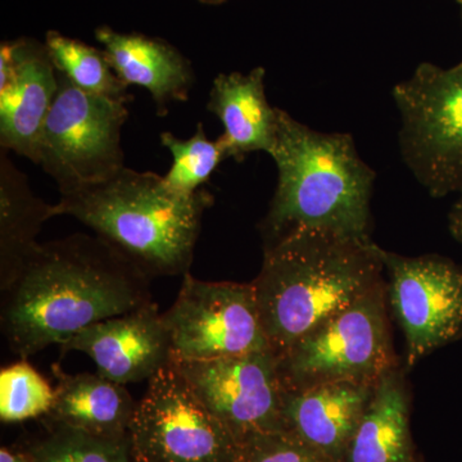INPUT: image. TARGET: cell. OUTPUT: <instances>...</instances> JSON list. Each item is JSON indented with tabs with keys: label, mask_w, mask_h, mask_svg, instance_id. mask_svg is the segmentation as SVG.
Wrapping results in <instances>:
<instances>
[{
	"label": "cell",
	"mask_w": 462,
	"mask_h": 462,
	"mask_svg": "<svg viewBox=\"0 0 462 462\" xmlns=\"http://www.w3.org/2000/svg\"><path fill=\"white\" fill-rule=\"evenodd\" d=\"M152 302L151 278L107 240L78 233L39 243L2 291L0 328L21 360Z\"/></svg>",
	"instance_id": "1"
},
{
	"label": "cell",
	"mask_w": 462,
	"mask_h": 462,
	"mask_svg": "<svg viewBox=\"0 0 462 462\" xmlns=\"http://www.w3.org/2000/svg\"><path fill=\"white\" fill-rule=\"evenodd\" d=\"M379 245L321 229H296L263 245L252 282L270 348L287 351L383 282Z\"/></svg>",
	"instance_id": "2"
},
{
	"label": "cell",
	"mask_w": 462,
	"mask_h": 462,
	"mask_svg": "<svg viewBox=\"0 0 462 462\" xmlns=\"http://www.w3.org/2000/svg\"><path fill=\"white\" fill-rule=\"evenodd\" d=\"M278 185L260 225L263 245L296 229L370 239L376 173L345 133L311 129L279 109L272 153Z\"/></svg>",
	"instance_id": "3"
},
{
	"label": "cell",
	"mask_w": 462,
	"mask_h": 462,
	"mask_svg": "<svg viewBox=\"0 0 462 462\" xmlns=\"http://www.w3.org/2000/svg\"><path fill=\"white\" fill-rule=\"evenodd\" d=\"M214 196H181L163 176L124 166L102 181L60 191L56 216H71L111 243L149 278L189 273Z\"/></svg>",
	"instance_id": "4"
},
{
	"label": "cell",
	"mask_w": 462,
	"mask_h": 462,
	"mask_svg": "<svg viewBox=\"0 0 462 462\" xmlns=\"http://www.w3.org/2000/svg\"><path fill=\"white\" fill-rule=\"evenodd\" d=\"M387 284L383 281L329 320L289 346L278 357L284 391L354 382L375 384L400 366L388 318Z\"/></svg>",
	"instance_id": "5"
},
{
	"label": "cell",
	"mask_w": 462,
	"mask_h": 462,
	"mask_svg": "<svg viewBox=\"0 0 462 462\" xmlns=\"http://www.w3.org/2000/svg\"><path fill=\"white\" fill-rule=\"evenodd\" d=\"M401 116V156L436 199L462 193V60L440 67L421 63L393 88Z\"/></svg>",
	"instance_id": "6"
},
{
	"label": "cell",
	"mask_w": 462,
	"mask_h": 462,
	"mask_svg": "<svg viewBox=\"0 0 462 462\" xmlns=\"http://www.w3.org/2000/svg\"><path fill=\"white\" fill-rule=\"evenodd\" d=\"M58 89L39 141L38 165L65 191L123 169L126 103L76 88L57 69Z\"/></svg>",
	"instance_id": "7"
},
{
	"label": "cell",
	"mask_w": 462,
	"mask_h": 462,
	"mask_svg": "<svg viewBox=\"0 0 462 462\" xmlns=\"http://www.w3.org/2000/svg\"><path fill=\"white\" fill-rule=\"evenodd\" d=\"M129 445L134 462H238L242 448L171 361L148 380Z\"/></svg>",
	"instance_id": "8"
},
{
	"label": "cell",
	"mask_w": 462,
	"mask_h": 462,
	"mask_svg": "<svg viewBox=\"0 0 462 462\" xmlns=\"http://www.w3.org/2000/svg\"><path fill=\"white\" fill-rule=\"evenodd\" d=\"M173 305L163 312L171 360L205 361L270 348L254 285L182 276Z\"/></svg>",
	"instance_id": "9"
},
{
	"label": "cell",
	"mask_w": 462,
	"mask_h": 462,
	"mask_svg": "<svg viewBox=\"0 0 462 462\" xmlns=\"http://www.w3.org/2000/svg\"><path fill=\"white\" fill-rule=\"evenodd\" d=\"M388 303L413 366L462 336V264L438 254L409 257L379 247Z\"/></svg>",
	"instance_id": "10"
},
{
	"label": "cell",
	"mask_w": 462,
	"mask_h": 462,
	"mask_svg": "<svg viewBox=\"0 0 462 462\" xmlns=\"http://www.w3.org/2000/svg\"><path fill=\"white\" fill-rule=\"evenodd\" d=\"M200 402L240 446L282 431L284 389L272 349L205 361L171 360Z\"/></svg>",
	"instance_id": "11"
},
{
	"label": "cell",
	"mask_w": 462,
	"mask_h": 462,
	"mask_svg": "<svg viewBox=\"0 0 462 462\" xmlns=\"http://www.w3.org/2000/svg\"><path fill=\"white\" fill-rule=\"evenodd\" d=\"M58 89L45 42L32 38L0 45V147L38 165L39 141Z\"/></svg>",
	"instance_id": "12"
},
{
	"label": "cell",
	"mask_w": 462,
	"mask_h": 462,
	"mask_svg": "<svg viewBox=\"0 0 462 462\" xmlns=\"http://www.w3.org/2000/svg\"><path fill=\"white\" fill-rule=\"evenodd\" d=\"M62 349L89 356L99 375L121 385L151 380L171 361L169 331L153 300L85 328Z\"/></svg>",
	"instance_id": "13"
},
{
	"label": "cell",
	"mask_w": 462,
	"mask_h": 462,
	"mask_svg": "<svg viewBox=\"0 0 462 462\" xmlns=\"http://www.w3.org/2000/svg\"><path fill=\"white\" fill-rule=\"evenodd\" d=\"M374 385L339 382L284 391L282 431L334 461L345 462Z\"/></svg>",
	"instance_id": "14"
},
{
	"label": "cell",
	"mask_w": 462,
	"mask_h": 462,
	"mask_svg": "<svg viewBox=\"0 0 462 462\" xmlns=\"http://www.w3.org/2000/svg\"><path fill=\"white\" fill-rule=\"evenodd\" d=\"M94 35L118 79L126 87L148 90L158 116H166L172 103L189 98L196 83L193 66L169 42L144 33L116 32L109 26L97 27Z\"/></svg>",
	"instance_id": "15"
},
{
	"label": "cell",
	"mask_w": 462,
	"mask_h": 462,
	"mask_svg": "<svg viewBox=\"0 0 462 462\" xmlns=\"http://www.w3.org/2000/svg\"><path fill=\"white\" fill-rule=\"evenodd\" d=\"M266 69L247 74H218L209 90L207 109L223 124L217 143L225 158L243 162L249 153H272L278 134L279 108L273 107L264 88Z\"/></svg>",
	"instance_id": "16"
},
{
	"label": "cell",
	"mask_w": 462,
	"mask_h": 462,
	"mask_svg": "<svg viewBox=\"0 0 462 462\" xmlns=\"http://www.w3.org/2000/svg\"><path fill=\"white\" fill-rule=\"evenodd\" d=\"M58 380L54 402L45 420L50 427L69 428L108 439H129L138 401L126 385L97 374H66L51 366Z\"/></svg>",
	"instance_id": "17"
},
{
	"label": "cell",
	"mask_w": 462,
	"mask_h": 462,
	"mask_svg": "<svg viewBox=\"0 0 462 462\" xmlns=\"http://www.w3.org/2000/svg\"><path fill=\"white\" fill-rule=\"evenodd\" d=\"M402 370H389L374 385L345 462H418L410 430L411 400Z\"/></svg>",
	"instance_id": "18"
},
{
	"label": "cell",
	"mask_w": 462,
	"mask_h": 462,
	"mask_svg": "<svg viewBox=\"0 0 462 462\" xmlns=\"http://www.w3.org/2000/svg\"><path fill=\"white\" fill-rule=\"evenodd\" d=\"M56 217L54 205L36 197L29 179L0 152V291L17 278L38 243L42 225Z\"/></svg>",
	"instance_id": "19"
},
{
	"label": "cell",
	"mask_w": 462,
	"mask_h": 462,
	"mask_svg": "<svg viewBox=\"0 0 462 462\" xmlns=\"http://www.w3.org/2000/svg\"><path fill=\"white\" fill-rule=\"evenodd\" d=\"M45 47L54 67L76 88L117 102L130 103L129 87L116 75L105 51L87 42L50 30L45 33Z\"/></svg>",
	"instance_id": "20"
},
{
	"label": "cell",
	"mask_w": 462,
	"mask_h": 462,
	"mask_svg": "<svg viewBox=\"0 0 462 462\" xmlns=\"http://www.w3.org/2000/svg\"><path fill=\"white\" fill-rule=\"evenodd\" d=\"M160 141L172 156V165L163 180L170 189L181 196H191L203 189L215 170L226 160L217 141L207 138L202 123L197 125L196 134L189 139H179L172 133L163 132Z\"/></svg>",
	"instance_id": "21"
},
{
	"label": "cell",
	"mask_w": 462,
	"mask_h": 462,
	"mask_svg": "<svg viewBox=\"0 0 462 462\" xmlns=\"http://www.w3.org/2000/svg\"><path fill=\"white\" fill-rule=\"evenodd\" d=\"M54 402V389L26 360L0 372V419L21 422L44 418Z\"/></svg>",
	"instance_id": "22"
},
{
	"label": "cell",
	"mask_w": 462,
	"mask_h": 462,
	"mask_svg": "<svg viewBox=\"0 0 462 462\" xmlns=\"http://www.w3.org/2000/svg\"><path fill=\"white\" fill-rule=\"evenodd\" d=\"M29 452L33 462H134L129 439H108L60 427H51L50 436Z\"/></svg>",
	"instance_id": "23"
},
{
	"label": "cell",
	"mask_w": 462,
	"mask_h": 462,
	"mask_svg": "<svg viewBox=\"0 0 462 462\" xmlns=\"http://www.w3.org/2000/svg\"><path fill=\"white\" fill-rule=\"evenodd\" d=\"M238 462H337L289 436L266 434L243 443Z\"/></svg>",
	"instance_id": "24"
},
{
	"label": "cell",
	"mask_w": 462,
	"mask_h": 462,
	"mask_svg": "<svg viewBox=\"0 0 462 462\" xmlns=\"http://www.w3.org/2000/svg\"><path fill=\"white\" fill-rule=\"evenodd\" d=\"M448 227L452 236L462 245V193L449 211Z\"/></svg>",
	"instance_id": "25"
},
{
	"label": "cell",
	"mask_w": 462,
	"mask_h": 462,
	"mask_svg": "<svg viewBox=\"0 0 462 462\" xmlns=\"http://www.w3.org/2000/svg\"><path fill=\"white\" fill-rule=\"evenodd\" d=\"M0 462H33L30 452L14 451V449L2 447L0 449Z\"/></svg>",
	"instance_id": "26"
},
{
	"label": "cell",
	"mask_w": 462,
	"mask_h": 462,
	"mask_svg": "<svg viewBox=\"0 0 462 462\" xmlns=\"http://www.w3.org/2000/svg\"><path fill=\"white\" fill-rule=\"evenodd\" d=\"M199 2L203 3V5H223L226 0H199Z\"/></svg>",
	"instance_id": "27"
},
{
	"label": "cell",
	"mask_w": 462,
	"mask_h": 462,
	"mask_svg": "<svg viewBox=\"0 0 462 462\" xmlns=\"http://www.w3.org/2000/svg\"><path fill=\"white\" fill-rule=\"evenodd\" d=\"M456 3H457L458 5H460L462 9V0H455Z\"/></svg>",
	"instance_id": "28"
},
{
	"label": "cell",
	"mask_w": 462,
	"mask_h": 462,
	"mask_svg": "<svg viewBox=\"0 0 462 462\" xmlns=\"http://www.w3.org/2000/svg\"><path fill=\"white\" fill-rule=\"evenodd\" d=\"M461 11H462V9H461Z\"/></svg>",
	"instance_id": "29"
}]
</instances>
